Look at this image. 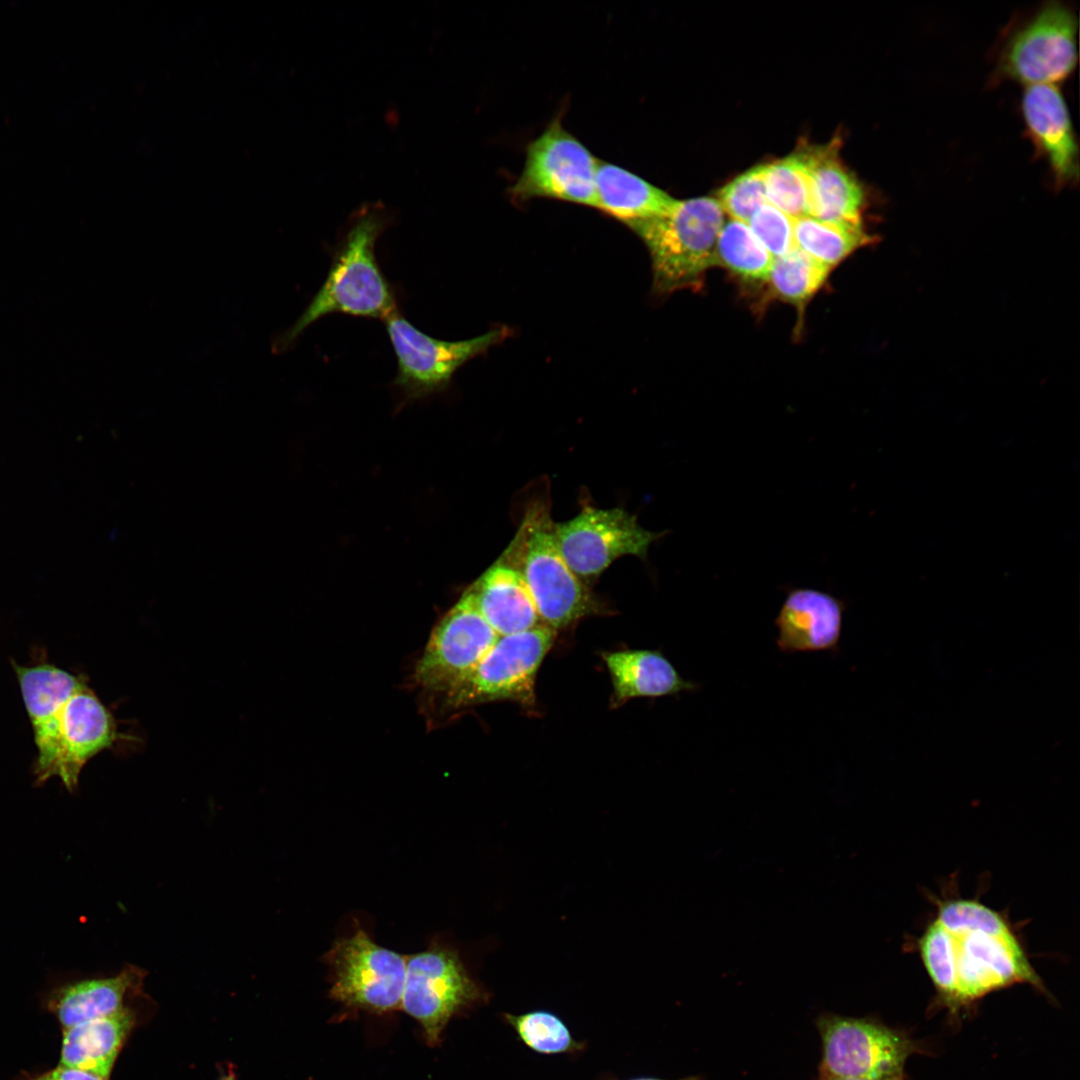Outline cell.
<instances>
[{"instance_id":"cell-1","label":"cell","mask_w":1080,"mask_h":1080,"mask_svg":"<svg viewBox=\"0 0 1080 1080\" xmlns=\"http://www.w3.org/2000/svg\"><path fill=\"white\" fill-rule=\"evenodd\" d=\"M395 220L381 201L365 202L350 215L338 242L327 278L295 323L273 344L274 352L290 348L311 324L335 314L385 319L395 310V297L376 257V243Z\"/></svg>"},{"instance_id":"cell-33","label":"cell","mask_w":1080,"mask_h":1080,"mask_svg":"<svg viewBox=\"0 0 1080 1080\" xmlns=\"http://www.w3.org/2000/svg\"><path fill=\"white\" fill-rule=\"evenodd\" d=\"M625 1080H666V1079H661V1078L651 1077V1076H638V1077H632V1078L625 1079ZM678 1080H699V1078L694 1076V1077H686V1078H682V1079H678Z\"/></svg>"},{"instance_id":"cell-6","label":"cell","mask_w":1080,"mask_h":1080,"mask_svg":"<svg viewBox=\"0 0 1080 1080\" xmlns=\"http://www.w3.org/2000/svg\"><path fill=\"white\" fill-rule=\"evenodd\" d=\"M557 631L541 624L500 636L488 654L444 694V704L458 709L492 701L535 704L539 667L552 648Z\"/></svg>"},{"instance_id":"cell-18","label":"cell","mask_w":1080,"mask_h":1080,"mask_svg":"<svg viewBox=\"0 0 1080 1080\" xmlns=\"http://www.w3.org/2000/svg\"><path fill=\"white\" fill-rule=\"evenodd\" d=\"M466 591L499 636L524 632L543 624L522 575L502 559Z\"/></svg>"},{"instance_id":"cell-27","label":"cell","mask_w":1080,"mask_h":1080,"mask_svg":"<svg viewBox=\"0 0 1080 1080\" xmlns=\"http://www.w3.org/2000/svg\"><path fill=\"white\" fill-rule=\"evenodd\" d=\"M919 951L939 1001L951 1012L958 1011L955 937L935 920L921 936Z\"/></svg>"},{"instance_id":"cell-22","label":"cell","mask_w":1080,"mask_h":1080,"mask_svg":"<svg viewBox=\"0 0 1080 1080\" xmlns=\"http://www.w3.org/2000/svg\"><path fill=\"white\" fill-rule=\"evenodd\" d=\"M133 1023V1013L124 1007L109 1017L63 1029L59 1065L107 1080Z\"/></svg>"},{"instance_id":"cell-35","label":"cell","mask_w":1080,"mask_h":1080,"mask_svg":"<svg viewBox=\"0 0 1080 1080\" xmlns=\"http://www.w3.org/2000/svg\"><path fill=\"white\" fill-rule=\"evenodd\" d=\"M25 1080H42V1079L40 1078V1076H37V1077H34V1078L25 1079Z\"/></svg>"},{"instance_id":"cell-26","label":"cell","mask_w":1080,"mask_h":1080,"mask_svg":"<svg viewBox=\"0 0 1080 1080\" xmlns=\"http://www.w3.org/2000/svg\"><path fill=\"white\" fill-rule=\"evenodd\" d=\"M768 204L791 219L809 215V183L802 151L764 165Z\"/></svg>"},{"instance_id":"cell-9","label":"cell","mask_w":1080,"mask_h":1080,"mask_svg":"<svg viewBox=\"0 0 1080 1080\" xmlns=\"http://www.w3.org/2000/svg\"><path fill=\"white\" fill-rule=\"evenodd\" d=\"M554 531L565 562L588 587L623 556L646 559L650 545L664 535L646 530L622 508L589 505L572 519L555 523Z\"/></svg>"},{"instance_id":"cell-3","label":"cell","mask_w":1080,"mask_h":1080,"mask_svg":"<svg viewBox=\"0 0 1080 1080\" xmlns=\"http://www.w3.org/2000/svg\"><path fill=\"white\" fill-rule=\"evenodd\" d=\"M554 524L547 503L531 504L502 560L522 575L542 623L558 631L605 607L565 562Z\"/></svg>"},{"instance_id":"cell-30","label":"cell","mask_w":1080,"mask_h":1080,"mask_svg":"<svg viewBox=\"0 0 1080 1080\" xmlns=\"http://www.w3.org/2000/svg\"><path fill=\"white\" fill-rule=\"evenodd\" d=\"M763 170L764 165L750 168L718 192L716 200L732 220L748 224L754 213L768 204Z\"/></svg>"},{"instance_id":"cell-8","label":"cell","mask_w":1080,"mask_h":1080,"mask_svg":"<svg viewBox=\"0 0 1080 1080\" xmlns=\"http://www.w3.org/2000/svg\"><path fill=\"white\" fill-rule=\"evenodd\" d=\"M597 163L598 159L557 117L528 143L523 170L509 194L518 202L549 198L596 209Z\"/></svg>"},{"instance_id":"cell-7","label":"cell","mask_w":1080,"mask_h":1080,"mask_svg":"<svg viewBox=\"0 0 1080 1080\" xmlns=\"http://www.w3.org/2000/svg\"><path fill=\"white\" fill-rule=\"evenodd\" d=\"M487 999L455 950L433 944L406 958L401 1009L419 1022L430 1046L455 1014Z\"/></svg>"},{"instance_id":"cell-12","label":"cell","mask_w":1080,"mask_h":1080,"mask_svg":"<svg viewBox=\"0 0 1080 1080\" xmlns=\"http://www.w3.org/2000/svg\"><path fill=\"white\" fill-rule=\"evenodd\" d=\"M1077 30L1071 9L1056 2L1047 4L1009 40L999 74L1026 86L1056 85L1076 66Z\"/></svg>"},{"instance_id":"cell-25","label":"cell","mask_w":1080,"mask_h":1080,"mask_svg":"<svg viewBox=\"0 0 1080 1080\" xmlns=\"http://www.w3.org/2000/svg\"><path fill=\"white\" fill-rule=\"evenodd\" d=\"M773 260L748 224L732 219L723 224L716 241L715 264L746 280L767 281Z\"/></svg>"},{"instance_id":"cell-5","label":"cell","mask_w":1080,"mask_h":1080,"mask_svg":"<svg viewBox=\"0 0 1080 1080\" xmlns=\"http://www.w3.org/2000/svg\"><path fill=\"white\" fill-rule=\"evenodd\" d=\"M823 1055L820 1080H904L919 1046L906 1034L870 1018L823 1015L817 1021Z\"/></svg>"},{"instance_id":"cell-17","label":"cell","mask_w":1080,"mask_h":1080,"mask_svg":"<svg viewBox=\"0 0 1080 1080\" xmlns=\"http://www.w3.org/2000/svg\"><path fill=\"white\" fill-rule=\"evenodd\" d=\"M838 144L803 150L809 183V216L837 224H863L865 193L838 157Z\"/></svg>"},{"instance_id":"cell-23","label":"cell","mask_w":1080,"mask_h":1080,"mask_svg":"<svg viewBox=\"0 0 1080 1080\" xmlns=\"http://www.w3.org/2000/svg\"><path fill=\"white\" fill-rule=\"evenodd\" d=\"M796 248L831 268L873 242L863 224H837L811 216L793 219Z\"/></svg>"},{"instance_id":"cell-19","label":"cell","mask_w":1080,"mask_h":1080,"mask_svg":"<svg viewBox=\"0 0 1080 1080\" xmlns=\"http://www.w3.org/2000/svg\"><path fill=\"white\" fill-rule=\"evenodd\" d=\"M602 658L612 682L614 707L638 697L677 695L699 688L657 650L604 652Z\"/></svg>"},{"instance_id":"cell-15","label":"cell","mask_w":1080,"mask_h":1080,"mask_svg":"<svg viewBox=\"0 0 1080 1080\" xmlns=\"http://www.w3.org/2000/svg\"><path fill=\"white\" fill-rule=\"evenodd\" d=\"M845 603L812 588H793L775 619L783 653L838 651Z\"/></svg>"},{"instance_id":"cell-34","label":"cell","mask_w":1080,"mask_h":1080,"mask_svg":"<svg viewBox=\"0 0 1080 1080\" xmlns=\"http://www.w3.org/2000/svg\"><path fill=\"white\" fill-rule=\"evenodd\" d=\"M828 1080H870V1079H853V1078L848 1079V1078H844V1079H828Z\"/></svg>"},{"instance_id":"cell-10","label":"cell","mask_w":1080,"mask_h":1080,"mask_svg":"<svg viewBox=\"0 0 1080 1080\" xmlns=\"http://www.w3.org/2000/svg\"><path fill=\"white\" fill-rule=\"evenodd\" d=\"M327 961L330 996L346 1008L374 1013L401 1008L406 958L376 944L362 929L337 940Z\"/></svg>"},{"instance_id":"cell-4","label":"cell","mask_w":1080,"mask_h":1080,"mask_svg":"<svg viewBox=\"0 0 1080 1080\" xmlns=\"http://www.w3.org/2000/svg\"><path fill=\"white\" fill-rule=\"evenodd\" d=\"M724 224L716 199L698 197L674 202L662 215L631 230L651 259L652 287L657 294L697 287L715 265V247Z\"/></svg>"},{"instance_id":"cell-16","label":"cell","mask_w":1080,"mask_h":1080,"mask_svg":"<svg viewBox=\"0 0 1080 1080\" xmlns=\"http://www.w3.org/2000/svg\"><path fill=\"white\" fill-rule=\"evenodd\" d=\"M1022 113L1034 144L1048 160L1055 184H1074L1079 152L1066 102L1056 85L1026 86Z\"/></svg>"},{"instance_id":"cell-29","label":"cell","mask_w":1080,"mask_h":1080,"mask_svg":"<svg viewBox=\"0 0 1080 1080\" xmlns=\"http://www.w3.org/2000/svg\"><path fill=\"white\" fill-rule=\"evenodd\" d=\"M936 921L954 936L967 933L1001 935L1013 932L1000 913L970 899H953L941 903Z\"/></svg>"},{"instance_id":"cell-28","label":"cell","mask_w":1080,"mask_h":1080,"mask_svg":"<svg viewBox=\"0 0 1080 1080\" xmlns=\"http://www.w3.org/2000/svg\"><path fill=\"white\" fill-rule=\"evenodd\" d=\"M830 269L795 248L774 258L767 281L777 297L802 306L821 288Z\"/></svg>"},{"instance_id":"cell-14","label":"cell","mask_w":1080,"mask_h":1080,"mask_svg":"<svg viewBox=\"0 0 1080 1080\" xmlns=\"http://www.w3.org/2000/svg\"><path fill=\"white\" fill-rule=\"evenodd\" d=\"M954 936V935H953ZM957 954L959 1008L995 990L1014 984H1043L1013 932L954 936Z\"/></svg>"},{"instance_id":"cell-2","label":"cell","mask_w":1080,"mask_h":1080,"mask_svg":"<svg viewBox=\"0 0 1080 1080\" xmlns=\"http://www.w3.org/2000/svg\"><path fill=\"white\" fill-rule=\"evenodd\" d=\"M28 717L37 748L35 783L42 785L58 777L70 792L78 786L89 760L125 738L87 677L76 687L38 703Z\"/></svg>"},{"instance_id":"cell-20","label":"cell","mask_w":1080,"mask_h":1080,"mask_svg":"<svg viewBox=\"0 0 1080 1080\" xmlns=\"http://www.w3.org/2000/svg\"><path fill=\"white\" fill-rule=\"evenodd\" d=\"M596 209L630 229L667 212L676 201L666 191L618 165L598 160Z\"/></svg>"},{"instance_id":"cell-32","label":"cell","mask_w":1080,"mask_h":1080,"mask_svg":"<svg viewBox=\"0 0 1080 1080\" xmlns=\"http://www.w3.org/2000/svg\"><path fill=\"white\" fill-rule=\"evenodd\" d=\"M40 1078L42 1080H106L91 1072L60 1065L55 1069L40 1075Z\"/></svg>"},{"instance_id":"cell-13","label":"cell","mask_w":1080,"mask_h":1080,"mask_svg":"<svg viewBox=\"0 0 1080 1080\" xmlns=\"http://www.w3.org/2000/svg\"><path fill=\"white\" fill-rule=\"evenodd\" d=\"M499 637L465 591L434 627L416 664L415 681L444 694L481 662Z\"/></svg>"},{"instance_id":"cell-31","label":"cell","mask_w":1080,"mask_h":1080,"mask_svg":"<svg viewBox=\"0 0 1080 1080\" xmlns=\"http://www.w3.org/2000/svg\"><path fill=\"white\" fill-rule=\"evenodd\" d=\"M748 226L773 258L783 256L796 248L793 219L770 204L760 207L748 222Z\"/></svg>"},{"instance_id":"cell-24","label":"cell","mask_w":1080,"mask_h":1080,"mask_svg":"<svg viewBox=\"0 0 1080 1080\" xmlns=\"http://www.w3.org/2000/svg\"><path fill=\"white\" fill-rule=\"evenodd\" d=\"M503 1019L528 1049L539 1055H571L582 1052L586 1045L577 1040L564 1020L545 1009L520 1014L504 1013Z\"/></svg>"},{"instance_id":"cell-21","label":"cell","mask_w":1080,"mask_h":1080,"mask_svg":"<svg viewBox=\"0 0 1080 1080\" xmlns=\"http://www.w3.org/2000/svg\"><path fill=\"white\" fill-rule=\"evenodd\" d=\"M144 972L126 967L117 976L89 979L61 986L49 1000V1007L63 1029L109 1017L120 1011L129 991L142 985Z\"/></svg>"},{"instance_id":"cell-11","label":"cell","mask_w":1080,"mask_h":1080,"mask_svg":"<svg viewBox=\"0 0 1080 1080\" xmlns=\"http://www.w3.org/2000/svg\"><path fill=\"white\" fill-rule=\"evenodd\" d=\"M384 321L397 359L394 384L408 397L445 389L460 367L507 335L506 328H495L474 338L445 341L421 332L396 311Z\"/></svg>"}]
</instances>
